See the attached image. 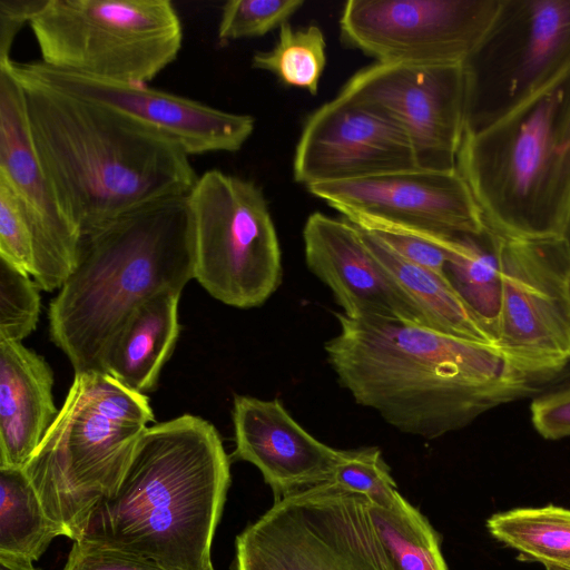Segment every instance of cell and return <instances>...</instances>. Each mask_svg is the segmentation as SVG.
Returning <instances> with one entry per match:
<instances>
[{"instance_id": "obj_27", "label": "cell", "mask_w": 570, "mask_h": 570, "mask_svg": "<svg viewBox=\"0 0 570 570\" xmlns=\"http://www.w3.org/2000/svg\"><path fill=\"white\" fill-rule=\"evenodd\" d=\"M326 66V41L316 24L294 29L289 22L281 26L275 46L256 51L252 67L274 75L282 83L318 91L320 80Z\"/></svg>"}, {"instance_id": "obj_2", "label": "cell", "mask_w": 570, "mask_h": 570, "mask_svg": "<svg viewBox=\"0 0 570 570\" xmlns=\"http://www.w3.org/2000/svg\"><path fill=\"white\" fill-rule=\"evenodd\" d=\"M229 485L230 461L212 423L184 414L148 426L79 539L165 570H215L212 543Z\"/></svg>"}, {"instance_id": "obj_30", "label": "cell", "mask_w": 570, "mask_h": 570, "mask_svg": "<svg viewBox=\"0 0 570 570\" xmlns=\"http://www.w3.org/2000/svg\"><path fill=\"white\" fill-rule=\"evenodd\" d=\"M304 0H229L224 3L217 28L219 45L262 37L297 12Z\"/></svg>"}, {"instance_id": "obj_25", "label": "cell", "mask_w": 570, "mask_h": 570, "mask_svg": "<svg viewBox=\"0 0 570 570\" xmlns=\"http://www.w3.org/2000/svg\"><path fill=\"white\" fill-rule=\"evenodd\" d=\"M370 513L396 570H449L440 533L406 499L392 509L370 502Z\"/></svg>"}, {"instance_id": "obj_5", "label": "cell", "mask_w": 570, "mask_h": 570, "mask_svg": "<svg viewBox=\"0 0 570 570\" xmlns=\"http://www.w3.org/2000/svg\"><path fill=\"white\" fill-rule=\"evenodd\" d=\"M456 169L488 234L564 236L570 216V65L524 101L468 127Z\"/></svg>"}, {"instance_id": "obj_24", "label": "cell", "mask_w": 570, "mask_h": 570, "mask_svg": "<svg viewBox=\"0 0 570 570\" xmlns=\"http://www.w3.org/2000/svg\"><path fill=\"white\" fill-rule=\"evenodd\" d=\"M60 535L24 470L0 468V553L33 562Z\"/></svg>"}, {"instance_id": "obj_22", "label": "cell", "mask_w": 570, "mask_h": 570, "mask_svg": "<svg viewBox=\"0 0 570 570\" xmlns=\"http://www.w3.org/2000/svg\"><path fill=\"white\" fill-rule=\"evenodd\" d=\"M361 232L368 248L419 306L431 328L495 346L492 334L455 291L449 278L405 261L373 234L364 229Z\"/></svg>"}, {"instance_id": "obj_16", "label": "cell", "mask_w": 570, "mask_h": 570, "mask_svg": "<svg viewBox=\"0 0 570 570\" xmlns=\"http://www.w3.org/2000/svg\"><path fill=\"white\" fill-rule=\"evenodd\" d=\"M11 62L0 66V177L13 188L30 222L32 278L40 289L52 292L60 289L76 268L82 238L41 165L23 88Z\"/></svg>"}, {"instance_id": "obj_36", "label": "cell", "mask_w": 570, "mask_h": 570, "mask_svg": "<svg viewBox=\"0 0 570 570\" xmlns=\"http://www.w3.org/2000/svg\"><path fill=\"white\" fill-rule=\"evenodd\" d=\"M0 570H39L37 569L32 561L10 556V554H3L0 553Z\"/></svg>"}, {"instance_id": "obj_35", "label": "cell", "mask_w": 570, "mask_h": 570, "mask_svg": "<svg viewBox=\"0 0 570 570\" xmlns=\"http://www.w3.org/2000/svg\"><path fill=\"white\" fill-rule=\"evenodd\" d=\"M46 0H0V66L8 65L11 47L18 32L30 23Z\"/></svg>"}, {"instance_id": "obj_28", "label": "cell", "mask_w": 570, "mask_h": 570, "mask_svg": "<svg viewBox=\"0 0 570 570\" xmlns=\"http://www.w3.org/2000/svg\"><path fill=\"white\" fill-rule=\"evenodd\" d=\"M333 482L384 509H392L403 498L376 446L340 450Z\"/></svg>"}, {"instance_id": "obj_19", "label": "cell", "mask_w": 570, "mask_h": 570, "mask_svg": "<svg viewBox=\"0 0 570 570\" xmlns=\"http://www.w3.org/2000/svg\"><path fill=\"white\" fill-rule=\"evenodd\" d=\"M233 456L255 465L275 500L333 482L340 450L311 435L278 399L236 395Z\"/></svg>"}, {"instance_id": "obj_14", "label": "cell", "mask_w": 570, "mask_h": 570, "mask_svg": "<svg viewBox=\"0 0 570 570\" xmlns=\"http://www.w3.org/2000/svg\"><path fill=\"white\" fill-rule=\"evenodd\" d=\"M306 188L366 232L395 230L432 238L488 235L481 210L456 168H416Z\"/></svg>"}, {"instance_id": "obj_10", "label": "cell", "mask_w": 570, "mask_h": 570, "mask_svg": "<svg viewBox=\"0 0 570 570\" xmlns=\"http://www.w3.org/2000/svg\"><path fill=\"white\" fill-rule=\"evenodd\" d=\"M499 271L495 346L540 387L570 366V245L564 236L488 234Z\"/></svg>"}, {"instance_id": "obj_20", "label": "cell", "mask_w": 570, "mask_h": 570, "mask_svg": "<svg viewBox=\"0 0 570 570\" xmlns=\"http://www.w3.org/2000/svg\"><path fill=\"white\" fill-rule=\"evenodd\" d=\"M53 373L21 342H0V468L23 469L56 419Z\"/></svg>"}, {"instance_id": "obj_31", "label": "cell", "mask_w": 570, "mask_h": 570, "mask_svg": "<svg viewBox=\"0 0 570 570\" xmlns=\"http://www.w3.org/2000/svg\"><path fill=\"white\" fill-rule=\"evenodd\" d=\"M0 258L33 273V236L29 218L10 184L0 177Z\"/></svg>"}, {"instance_id": "obj_4", "label": "cell", "mask_w": 570, "mask_h": 570, "mask_svg": "<svg viewBox=\"0 0 570 570\" xmlns=\"http://www.w3.org/2000/svg\"><path fill=\"white\" fill-rule=\"evenodd\" d=\"M191 278L186 196L145 206L82 238L77 266L49 305L50 338L75 373H107L108 351L132 312Z\"/></svg>"}, {"instance_id": "obj_37", "label": "cell", "mask_w": 570, "mask_h": 570, "mask_svg": "<svg viewBox=\"0 0 570 570\" xmlns=\"http://www.w3.org/2000/svg\"><path fill=\"white\" fill-rule=\"evenodd\" d=\"M564 237L567 238V240L569 242V245H570V216H569L568 225H567V228L564 232Z\"/></svg>"}, {"instance_id": "obj_11", "label": "cell", "mask_w": 570, "mask_h": 570, "mask_svg": "<svg viewBox=\"0 0 570 570\" xmlns=\"http://www.w3.org/2000/svg\"><path fill=\"white\" fill-rule=\"evenodd\" d=\"M504 0H350L342 41L376 60L468 65L493 28Z\"/></svg>"}, {"instance_id": "obj_8", "label": "cell", "mask_w": 570, "mask_h": 570, "mask_svg": "<svg viewBox=\"0 0 570 570\" xmlns=\"http://www.w3.org/2000/svg\"><path fill=\"white\" fill-rule=\"evenodd\" d=\"M194 278L237 307L264 304L282 283V252L268 203L252 180L210 169L186 196Z\"/></svg>"}, {"instance_id": "obj_18", "label": "cell", "mask_w": 570, "mask_h": 570, "mask_svg": "<svg viewBox=\"0 0 570 570\" xmlns=\"http://www.w3.org/2000/svg\"><path fill=\"white\" fill-rule=\"evenodd\" d=\"M303 242L307 267L331 289L345 316L394 318L430 327L356 225L315 212L306 219Z\"/></svg>"}, {"instance_id": "obj_3", "label": "cell", "mask_w": 570, "mask_h": 570, "mask_svg": "<svg viewBox=\"0 0 570 570\" xmlns=\"http://www.w3.org/2000/svg\"><path fill=\"white\" fill-rule=\"evenodd\" d=\"M11 70L23 88L41 165L81 238L145 206L189 194L198 176L175 142L117 111L21 76L12 62Z\"/></svg>"}, {"instance_id": "obj_13", "label": "cell", "mask_w": 570, "mask_h": 570, "mask_svg": "<svg viewBox=\"0 0 570 570\" xmlns=\"http://www.w3.org/2000/svg\"><path fill=\"white\" fill-rule=\"evenodd\" d=\"M570 65V0H504L468 63L469 127L482 126L535 94Z\"/></svg>"}, {"instance_id": "obj_23", "label": "cell", "mask_w": 570, "mask_h": 570, "mask_svg": "<svg viewBox=\"0 0 570 570\" xmlns=\"http://www.w3.org/2000/svg\"><path fill=\"white\" fill-rule=\"evenodd\" d=\"M489 533L519 558L547 570H570V509L548 504L492 514Z\"/></svg>"}, {"instance_id": "obj_29", "label": "cell", "mask_w": 570, "mask_h": 570, "mask_svg": "<svg viewBox=\"0 0 570 570\" xmlns=\"http://www.w3.org/2000/svg\"><path fill=\"white\" fill-rule=\"evenodd\" d=\"M39 287L30 275L0 258V342H21L37 327Z\"/></svg>"}, {"instance_id": "obj_6", "label": "cell", "mask_w": 570, "mask_h": 570, "mask_svg": "<svg viewBox=\"0 0 570 570\" xmlns=\"http://www.w3.org/2000/svg\"><path fill=\"white\" fill-rule=\"evenodd\" d=\"M154 421L144 393L108 373H75L65 403L23 470L48 515L72 541L118 485Z\"/></svg>"}, {"instance_id": "obj_12", "label": "cell", "mask_w": 570, "mask_h": 570, "mask_svg": "<svg viewBox=\"0 0 570 570\" xmlns=\"http://www.w3.org/2000/svg\"><path fill=\"white\" fill-rule=\"evenodd\" d=\"M338 95L400 127L412 144L419 168H456L470 119L468 65L375 62L355 72Z\"/></svg>"}, {"instance_id": "obj_15", "label": "cell", "mask_w": 570, "mask_h": 570, "mask_svg": "<svg viewBox=\"0 0 570 570\" xmlns=\"http://www.w3.org/2000/svg\"><path fill=\"white\" fill-rule=\"evenodd\" d=\"M12 68L56 90L117 111L175 142L188 156L237 151L255 128L249 115L228 112L147 83L63 71L40 60L12 61Z\"/></svg>"}, {"instance_id": "obj_9", "label": "cell", "mask_w": 570, "mask_h": 570, "mask_svg": "<svg viewBox=\"0 0 570 570\" xmlns=\"http://www.w3.org/2000/svg\"><path fill=\"white\" fill-rule=\"evenodd\" d=\"M235 570H396L370 501L335 482L275 500L235 541Z\"/></svg>"}, {"instance_id": "obj_34", "label": "cell", "mask_w": 570, "mask_h": 570, "mask_svg": "<svg viewBox=\"0 0 570 570\" xmlns=\"http://www.w3.org/2000/svg\"><path fill=\"white\" fill-rule=\"evenodd\" d=\"M530 419L535 432L546 440L569 438L570 382L534 397Z\"/></svg>"}, {"instance_id": "obj_33", "label": "cell", "mask_w": 570, "mask_h": 570, "mask_svg": "<svg viewBox=\"0 0 570 570\" xmlns=\"http://www.w3.org/2000/svg\"><path fill=\"white\" fill-rule=\"evenodd\" d=\"M61 570H165L158 563L101 544L75 540Z\"/></svg>"}, {"instance_id": "obj_1", "label": "cell", "mask_w": 570, "mask_h": 570, "mask_svg": "<svg viewBox=\"0 0 570 570\" xmlns=\"http://www.w3.org/2000/svg\"><path fill=\"white\" fill-rule=\"evenodd\" d=\"M325 343L340 383L403 433L436 439L538 391L493 345L409 321L335 313Z\"/></svg>"}, {"instance_id": "obj_7", "label": "cell", "mask_w": 570, "mask_h": 570, "mask_svg": "<svg viewBox=\"0 0 570 570\" xmlns=\"http://www.w3.org/2000/svg\"><path fill=\"white\" fill-rule=\"evenodd\" d=\"M29 26L45 65L118 81L147 83L183 43L169 0H46Z\"/></svg>"}, {"instance_id": "obj_17", "label": "cell", "mask_w": 570, "mask_h": 570, "mask_svg": "<svg viewBox=\"0 0 570 570\" xmlns=\"http://www.w3.org/2000/svg\"><path fill=\"white\" fill-rule=\"evenodd\" d=\"M419 168L406 134L381 112L337 95L304 122L293 177L305 187Z\"/></svg>"}, {"instance_id": "obj_26", "label": "cell", "mask_w": 570, "mask_h": 570, "mask_svg": "<svg viewBox=\"0 0 570 570\" xmlns=\"http://www.w3.org/2000/svg\"><path fill=\"white\" fill-rule=\"evenodd\" d=\"M446 276L495 341L500 282L497 258L488 237L453 239Z\"/></svg>"}, {"instance_id": "obj_21", "label": "cell", "mask_w": 570, "mask_h": 570, "mask_svg": "<svg viewBox=\"0 0 570 570\" xmlns=\"http://www.w3.org/2000/svg\"><path fill=\"white\" fill-rule=\"evenodd\" d=\"M180 291L165 289L144 301L114 340L106 372L128 389L153 391L179 336Z\"/></svg>"}, {"instance_id": "obj_32", "label": "cell", "mask_w": 570, "mask_h": 570, "mask_svg": "<svg viewBox=\"0 0 570 570\" xmlns=\"http://www.w3.org/2000/svg\"><path fill=\"white\" fill-rule=\"evenodd\" d=\"M368 233L405 261L448 278L446 264L455 238H432L395 230Z\"/></svg>"}]
</instances>
